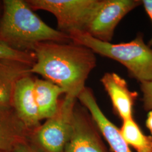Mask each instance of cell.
I'll list each match as a JSON object with an SVG mask.
<instances>
[{
	"instance_id": "obj_7",
	"label": "cell",
	"mask_w": 152,
	"mask_h": 152,
	"mask_svg": "<svg viewBox=\"0 0 152 152\" xmlns=\"http://www.w3.org/2000/svg\"><path fill=\"white\" fill-rule=\"evenodd\" d=\"M100 135L87 109L76 103L72 134L64 152H108Z\"/></svg>"
},
{
	"instance_id": "obj_13",
	"label": "cell",
	"mask_w": 152,
	"mask_h": 152,
	"mask_svg": "<svg viewBox=\"0 0 152 152\" xmlns=\"http://www.w3.org/2000/svg\"><path fill=\"white\" fill-rule=\"evenodd\" d=\"M34 93L39 119L47 120L58 110L59 96L65 91L59 86L45 79H34Z\"/></svg>"
},
{
	"instance_id": "obj_15",
	"label": "cell",
	"mask_w": 152,
	"mask_h": 152,
	"mask_svg": "<svg viewBox=\"0 0 152 152\" xmlns=\"http://www.w3.org/2000/svg\"><path fill=\"white\" fill-rule=\"evenodd\" d=\"M0 59L18 60L33 65L36 61L33 52H25L12 49L0 42Z\"/></svg>"
},
{
	"instance_id": "obj_21",
	"label": "cell",
	"mask_w": 152,
	"mask_h": 152,
	"mask_svg": "<svg viewBox=\"0 0 152 152\" xmlns=\"http://www.w3.org/2000/svg\"><path fill=\"white\" fill-rule=\"evenodd\" d=\"M0 152H1V151H0Z\"/></svg>"
},
{
	"instance_id": "obj_6",
	"label": "cell",
	"mask_w": 152,
	"mask_h": 152,
	"mask_svg": "<svg viewBox=\"0 0 152 152\" xmlns=\"http://www.w3.org/2000/svg\"><path fill=\"white\" fill-rule=\"evenodd\" d=\"M141 4L140 0H100L85 34L99 41L110 42L121 20Z\"/></svg>"
},
{
	"instance_id": "obj_14",
	"label": "cell",
	"mask_w": 152,
	"mask_h": 152,
	"mask_svg": "<svg viewBox=\"0 0 152 152\" xmlns=\"http://www.w3.org/2000/svg\"><path fill=\"white\" fill-rule=\"evenodd\" d=\"M120 132L129 146L137 152H152V137L145 135L134 118L125 120Z\"/></svg>"
},
{
	"instance_id": "obj_9",
	"label": "cell",
	"mask_w": 152,
	"mask_h": 152,
	"mask_svg": "<svg viewBox=\"0 0 152 152\" xmlns=\"http://www.w3.org/2000/svg\"><path fill=\"white\" fill-rule=\"evenodd\" d=\"M34 79L31 76L20 80L16 83L12 98V108L30 131L41 125L34 93Z\"/></svg>"
},
{
	"instance_id": "obj_11",
	"label": "cell",
	"mask_w": 152,
	"mask_h": 152,
	"mask_svg": "<svg viewBox=\"0 0 152 152\" xmlns=\"http://www.w3.org/2000/svg\"><path fill=\"white\" fill-rule=\"evenodd\" d=\"M32 65L18 60L0 59V108H12V98L16 83L32 75Z\"/></svg>"
},
{
	"instance_id": "obj_18",
	"label": "cell",
	"mask_w": 152,
	"mask_h": 152,
	"mask_svg": "<svg viewBox=\"0 0 152 152\" xmlns=\"http://www.w3.org/2000/svg\"><path fill=\"white\" fill-rule=\"evenodd\" d=\"M142 4L152 22V0H142ZM149 46L152 49V37L149 42Z\"/></svg>"
},
{
	"instance_id": "obj_5",
	"label": "cell",
	"mask_w": 152,
	"mask_h": 152,
	"mask_svg": "<svg viewBox=\"0 0 152 152\" xmlns=\"http://www.w3.org/2000/svg\"><path fill=\"white\" fill-rule=\"evenodd\" d=\"M34 11L44 10L56 18L58 30L70 38L85 34L100 0H26Z\"/></svg>"
},
{
	"instance_id": "obj_8",
	"label": "cell",
	"mask_w": 152,
	"mask_h": 152,
	"mask_svg": "<svg viewBox=\"0 0 152 152\" xmlns=\"http://www.w3.org/2000/svg\"><path fill=\"white\" fill-rule=\"evenodd\" d=\"M77 99L87 109L101 134L113 152H132L121 135L120 129L105 115L98 105L92 90L85 87Z\"/></svg>"
},
{
	"instance_id": "obj_20",
	"label": "cell",
	"mask_w": 152,
	"mask_h": 152,
	"mask_svg": "<svg viewBox=\"0 0 152 152\" xmlns=\"http://www.w3.org/2000/svg\"><path fill=\"white\" fill-rule=\"evenodd\" d=\"M0 11H2V2H0ZM2 15V13H1L0 12V19L1 18Z\"/></svg>"
},
{
	"instance_id": "obj_2",
	"label": "cell",
	"mask_w": 152,
	"mask_h": 152,
	"mask_svg": "<svg viewBox=\"0 0 152 152\" xmlns=\"http://www.w3.org/2000/svg\"><path fill=\"white\" fill-rule=\"evenodd\" d=\"M72 42L71 38L50 27L24 0H4L0 19V42L16 50L33 52L43 42Z\"/></svg>"
},
{
	"instance_id": "obj_10",
	"label": "cell",
	"mask_w": 152,
	"mask_h": 152,
	"mask_svg": "<svg viewBox=\"0 0 152 152\" xmlns=\"http://www.w3.org/2000/svg\"><path fill=\"white\" fill-rule=\"evenodd\" d=\"M100 81L107 92L114 111L122 121L133 118V107L138 94L132 91L124 78L115 73H106Z\"/></svg>"
},
{
	"instance_id": "obj_16",
	"label": "cell",
	"mask_w": 152,
	"mask_h": 152,
	"mask_svg": "<svg viewBox=\"0 0 152 152\" xmlns=\"http://www.w3.org/2000/svg\"><path fill=\"white\" fill-rule=\"evenodd\" d=\"M144 108L146 111L152 110V81L141 82Z\"/></svg>"
},
{
	"instance_id": "obj_4",
	"label": "cell",
	"mask_w": 152,
	"mask_h": 152,
	"mask_svg": "<svg viewBox=\"0 0 152 152\" xmlns=\"http://www.w3.org/2000/svg\"><path fill=\"white\" fill-rule=\"evenodd\" d=\"M76 100L65 96L60 100L56 113L31 131L28 140L39 152H64L72 134Z\"/></svg>"
},
{
	"instance_id": "obj_3",
	"label": "cell",
	"mask_w": 152,
	"mask_h": 152,
	"mask_svg": "<svg viewBox=\"0 0 152 152\" xmlns=\"http://www.w3.org/2000/svg\"><path fill=\"white\" fill-rule=\"evenodd\" d=\"M71 40L91 49L95 54L119 62L140 83L152 81V49L144 43L141 35L130 42L120 44L101 41L87 34L77 35Z\"/></svg>"
},
{
	"instance_id": "obj_17",
	"label": "cell",
	"mask_w": 152,
	"mask_h": 152,
	"mask_svg": "<svg viewBox=\"0 0 152 152\" xmlns=\"http://www.w3.org/2000/svg\"><path fill=\"white\" fill-rule=\"evenodd\" d=\"M11 152H39L29 141L19 144Z\"/></svg>"
},
{
	"instance_id": "obj_1",
	"label": "cell",
	"mask_w": 152,
	"mask_h": 152,
	"mask_svg": "<svg viewBox=\"0 0 152 152\" xmlns=\"http://www.w3.org/2000/svg\"><path fill=\"white\" fill-rule=\"evenodd\" d=\"M33 52L36 61L31 74L42 76L62 88L65 96L77 99L96 65L93 51L73 42H41L35 46Z\"/></svg>"
},
{
	"instance_id": "obj_19",
	"label": "cell",
	"mask_w": 152,
	"mask_h": 152,
	"mask_svg": "<svg viewBox=\"0 0 152 152\" xmlns=\"http://www.w3.org/2000/svg\"><path fill=\"white\" fill-rule=\"evenodd\" d=\"M145 125L148 129L151 132L152 135V110L148 112V113L147 114Z\"/></svg>"
},
{
	"instance_id": "obj_12",
	"label": "cell",
	"mask_w": 152,
	"mask_h": 152,
	"mask_svg": "<svg viewBox=\"0 0 152 152\" xmlns=\"http://www.w3.org/2000/svg\"><path fill=\"white\" fill-rule=\"evenodd\" d=\"M30 132L13 109L0 108V151L12 152L19 144L29 141Z\"/></svg>"
}]
</instances>
